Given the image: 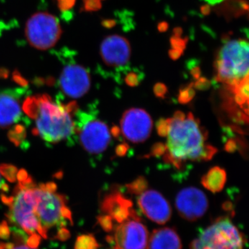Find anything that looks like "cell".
Segmentation results:
<instances>
[{
  "label": "cell",
  "mask_w": 249,
  "mask_h": 249,
  "mask_svg": "<svg viewBox=\"0 0 249 249\" xmlns=\"http://www.w3.org/2000/svg\"><path fill=\"white\" fill-rule=\"evenodd\" d=\"M36 214L46 232L54 227H65L73 224L71 211L67 205L65 196L57 193L54 183L34 185Z\"/></svg>",
  "instance_id": "cell-5"
},
{
  "label": "cell",
  "mask_w": 249,
  "mask_h": 249,
  "mask_svg": "<svg viewBox=\"0 0 249 249\" xmlns=\"http://www.w3.org/2000/svg\"><path fill=\"white\" fill-rule=\"evenodd\" d=\"M127 147L124 146V145H121V146L119 147L117 150V153L119 154V155H124L126 152H127Z\"/></svg>",
  "instance_id": "cell-31"
},
{
  "label": "cell",
  "mask_w": 249,
  "mask_h": 249,
  "mask_svg": "<svg viewBox=\"0 0 249 249\" xmlns=\"http://www.w3.org/2000/svg\"><path fill=\"white\" fill-rule=\"evenodd\" d=\"M165 160L179 169L188 161L209 160L217 149L207 143V133L191 113L177 111L166 119Z\"/></svg>",
  "instance_id": "cell-1"
},
{
  "label": "cell",
  "mask_w": 249,
  "mask_h": 249,
  "mask_svg": "<svg viewBox=\"0 0 249 249\" xmlns=\"http://www.w3.org/2000/svg\"><path fill=\"white\" fill-rule=\"evenodd\" d=\"M147 249H182L181 239L172 228L156 229L147 242Z\"/></svg>",
  "instance_id": "cell-17"
},
{
  "label": "cell",
  "mask_w": 249,
  "mask_h": 249,
  "mask_svg": "<svg viewBox=\"0 0 249 249\" xmlns=\"http://www.w3.org/2000/svg\"><path fill=\"white\" fill-rule=\"evenodd\" d=\"M24 134H25V132H24L23 127L22 126H18L14 130L11 131L9 137L13 142L18 144L22 140V139L24 138Z\"/></svg>",
  "instance_id": "cell-23"
},
{
  "label": "cell",
  "mask_w": 249,
  "mask_h": 249,
  "mask_svg": "<svg viewBox=\"0 0 249 249\" xmlns=\"http://www.w3.org/2000/svg\"><path fill=\"white\" fill-rule=\"evenodd\" d=\"M99 245L92 234H83L77 237L75 249H98Z\"/></svg>",
  "instance_id": "cell-19"
},
{
  "label": "cell",
  "mask_w": 249,
  "mask_h": 249,
  "mask_svg": "<svg viewBox=\"0 0 249 249\" xmlns=\"http://www.w3.org/2000/svg\"><path fill=\"white\" fill-rule=\"evenodd\" d=\"M11 229L6 221L0 222V238L8 240L11 237Z\"/></svg>",
  "instance_id": "cell-25"
},
{
  "label": "cell",
  "mask_w": 249,
  "mask_h": 249,
  "mask_svg": "<svg viewBox=\"0 0 249 249\" xmlns=\"http://www.w3.org/2000/svg\"><path fill=\"white\" fill-rule=\"evenodd\" d=\"M101 209L104 214L109 216L119 224L137 215L132 201L118 191L111 192L105 196Z\"/></svg>",
  "instance_id": "cell-16"
},
{
  "label": "cell",
  "mask_w": 249,
  "mask_h": 249,
  "mask_svg": "<svg viewBox=\"0 0 249 249\" xmlns=\"http://www.w3.org/2000/svg\"><path fill=\"white\" fill-rule=\"evenodd\" d=\"M70 236L71 235H70V231L66 227H61L58 229L55 238L58 239L59 240L65 241L68 240Z\"/></svg>",
  "instance_id": "cell-28"
},
{
  "label": "cell",
  "mask_w": 249,
  "mask_h": 249,
  "mask_svg": "<svg viewBox=\"0 0 249 249\" xmlns=\"http://www.w3.org/2000/svg\"><path fill=\"white\" fill-rule=\"evenodd\" d=\"M227 173L220 167L211 168L201 178V184L206 189L216 193L222 191L227 182Z\"/></svg>",
  "instance_id": "cell-18"
},
{
  "label": "cell",
  "mask_w": 249,
  "mask_h": 249,
  "mask_svg": "<svg viewBox=\"0 0 249 249\" xmlns=\"http://www.w3.org/2000/svg\"><path fill=\"white\" fill-rule=\"evenodd\" d=\"M193 96H194V90L193 88H186L181 91L178 99L181 103H187L191 101Z\"/></svg>",
  "instance_id": "cell-26"
},
{
  "label": "cell",
  "mask_w": 249,
  "mask_h": 249,
  "mask_svg": "<svg viewBox=\"0 0 249 249\" xmlns=\"http://www.w3.org/2000/svg\"><path fill=\"white\" fill-rule=\"evenodd\" d=\"M249 42L245 38H227L214 60L215 78L232 89L249 81Z\"/></svg>",
  "instance_id": "cell-3"
},
{
  "label": "cell",
  "mask_w": 249,
  "mask_h": 249,
  "mask_svg": "<svg viewBox=\"0 0 249 249\" xmlns=\"http://www.w3.org/2000/svg\"><path fill=\"white\" fill-rule=\"evenodd\" d=\"M0 171L10 181L14 182L17 179L18 172L16 167L9 165H3L0 167Z\"/></svg>",
  "instance_id": "cell-21"
},
{
  "label": "cell",
  "mask_w": 249,
  "mask_h": 249,
  "mask_svg": "<svg viewBox=\"0 0 249 249\" xmlns=\"http://www.w3.org/2000/svg\"><path fill=\"white\" fill-rule=\"evenodd\" d=\"M245 239L229 218L219 217L192 242L191 249H243Z\"/></svg>",
  "instance_id": "cell-6"
},
{
  "label": "cell",
  "mask_w": 249,
  "mask_h": 249,
  "mask_svg": "<svg viewBox=\"0 0 249 249\" xmlns=\"http://www.w3.org/2000/svg\"><path fill=\"white\" fill-rule=\"evenodd\" d=\"M100 53L107 67L119 68L128 63L131 56L130 45L123 36H109L103 40Z\"/></svg>",
  "instance_id": "cell-14"
},
{
  "label": "cell",
  "mask_w": 249,
  "mask_h": 249,
  "mask_svg": "<svg viewBox=\"0 0 249 249\" xmlns=\"http://www.w3.org/2000/svg\"><path fill=\"white\" fill-rule=\"evenodd\" d=\"M22 89H7L0 92V128L11 127L22 115Z\"/></svg>",
  "instance_id": "cell-15"
},
{
  "label": "cell",
  "mask_w": 249,
  "mask_h": 249,
  "mask_svg": "<svg viewBox=\"0 0 249 249\" xmlns=\"http://www.w3.org/2000/svg\"><path fill=\"white\" fill-rule=\"evenodd\" d=\"M41 236L37 233L32 234L29 235L27 239V245L28 247L32 249H37L40 245L41 241Z\"/></svg>",
  "instance_id": "cell-27"
},
{
  "label": "cell",
  "mask_w": 249,
  "mask_h": 249,
  "mask_svg": "<svg viewBox=\"0 0 249 249\" xmlns=\"http://www.w3.org/2000/svg\"><path fill=\"white\" fill-rule=\"evenodd\" d=\"M35 183L31 178L19 181L11 196H2L1 199L9 208L7 214L10 222L22 228L30 235L39 234L44 239L48 237L36 214V199L34 193Z\"/></svg>",
  "instance_id": "cell-4"
},
{
  "label": "cell",
  "mask_w": 249,
  "mask_h": 249,
  "mask_svg": "<svg viewBox=\"0 0 249 249\" xmlns=\"http://www.w3.org/2000/svg\"><path fill=\"white\" fill-rule=\"evenodd\" d=\"M22 109L36 121L34 132L49 143H58L75 135L76 102L57 104L48 95H37L28 97L23 103Z\"/></svg>",
  "instance_id": "cell-2"
},
{
  "label": "cell",
  "mask_w": 249,
  "mask_h": 249,
  "mask_svg": "<svg viewBox=\"0 0 249 249\" xmlns=\"http://www.w3.org/2000/svg\"><path fill=\"white\" fill-rule=\"evenodd\" d=\"M152 126L151 116L140 108L129 109L121 118V133L124 139L133 143L145 142L151 134Z\"/></svg>",
  "instance_id": "cell-9"
},
{
  "label": "cell",
  "mask_w": 249,
  "mask_h": 249,
  "mask_svg": "<svg viewBox=\"0 0 249 249\" xmlns=\"http://www.w3.org/2000/svg\"><path fill=\"white\" fill-rule=\"evenodd\" d=\"M25 35L33 47L38 50H47L60 40L61 26L53 15L47 12L36 13L28 19Z\"/></svg>",
  "instance_id": "cell-8"
},
{
  "label": "cell",
  "mask_w": 249,
  "mask_h": 249,
  "mask_svg": "<svg viewBox=\"0 0 249 249\" xmlns=\"http://www.w3.org/2000/svg\"><path fill=\"white\" fill-rule=\"evenodd\" d=\"M176 208L181 217L195 222L206 213L209 209V201L204 192L195 187H188L178 192Z\"/></svg>",
  "instance_id": "cell-11"
},
{
  "label": "cell",
  "mask_w": 249,
  "mask_h": 249,
  "mask_svg": "<svg viewBox=\"0 0 249 249\" xmlns=\"http://www.w3.org/2000/svg\"><path fill=\"white\" fill-rule=\"evenodd\" d=\"M166 87L163 84H157L155 88V94L160 97H163L166 93Z\"/></svg>",
  "instance_id": "cell-29"
},
{
  "label": "cell",
  "mask_w": 249,
  "mask_h": 249,
  "mask_svg": "<svg viewBox=\"0 0 249 249\" xmlns=\"http://www.w3.org/2000/svg\"><path fill=\"white\" fill-rule=\"evenodd\" d=\"M62 92L71 98H79L88 92L91 78L86 69L76 63L67 64L59 80Z\"/></svg>",
  "instance_id": "cell-12"
},
{
  "label": "cell",
  "mask_w": 249,
  "mask_h": 249,
  "mask_svg": "<svg viewBox=\"0 0 249 249\" xmlns=\"http://www.w3.org/2000/svg\"><path fill=\"white\" fill-rule=\"evenodd\" d=\"M114 237L117 249H147L149 232L136 215L116 227Z\"/></svg>",
  "instance_id": "cell-10"
},
{
  "label": "cell",
  "mask_w": 249,
  "mask_h": 249,
  "mask_svg": "<svg viewBox=\"0 0 249 249\" xmlns=\"http://www.w3.org/2000/svg\"><path fill=\"white\" fill-rule=\"evenodd\" d=\"M73 118L75 134H78L83 148L91 155H99L106 150L111 139L107 124L88 111L77 110Z\"/></svg>",
  "instance_id": "cell-7"
},
{
  "label": "cell",
  "mask_w": 249,
  "mask_h": 249,
  "mask_svg": "<svg viewBox=\"0 0 249 249\" xmlns=\"http://www.w3.org/2000/svg\"><path fill=\"white\" fill-rule=\"evenodd\" d=\"M127 188L129 193L134 195H140L146 190L147 182L145 178H139L133 182L127 184Z\"/></svg>",
  "instance_id": "cell-20"
},
{
  "label": "cell",
  "mask_w": 249,
  "mask_h": 249,
  "mask_svg": "<svg viewBox=\"0 0 249 249\" xmlns=\"http://www.w3.org/2000/svg\"><path fill=\"white\" fill-rule=\"evenodd\" d=\"M0 249H32L25 245L24 242H16V243L11 242H0Z\"/></svg>",
  "instance_id": "cell-24"
},
{
  "label": "cell",
  "mask_w": 249,
  "mask_h": 249,
  "mask_svg": "<svg viewBox=\"0 0 249 249\" xmlns=\"http://www.w3.org/2000/svg\"><path fill=\"white\" fill-rule=\"evenodd\" d=\"M139 207L152 222L164 224L171 217L172 209L168 200L155 190H145L139 195Z\"/></svg>",
  "instance_id": "cell-13"
},
{
  "label": "cell",
  "mask_w": 249,
  "mask_h": 249,
  "mask_svg": "<svg viewBox=\"0 0 249 249\" xmlns=\"http://www.w3.org/2000/svg\"><path fill=\"white\" fill-rule=\"evenodd\" d=\"M126 81H127V84L131 85V86H134L138 83V77L134 73H131L127 76Z\"/></svg>",
  "instance_id": "cell-30"
},
{
  "label": "cell",
  "mask_w": 249,
  "mask_h": 249,
  "mask_svg": "<svg viewBox=\"0 0 249 249\" xmlns=\"http://www.w3.org/2000/svg\"><path fill=\"white\" fill-rule=\"evenodd\" d=\"M207 2L211 4H218V3L221 2L223 0H206Z\"/></svg>",
  "instance_id": "cell-32"
},
{
  "label": "cell",
  "mask_w": 249,
  "mask_h": 249,
  "mask_svg": "<svg viewBox=\"0 0 249 249\" xmlns=\"http://www.w3.org/2000/svg\"><path fill=\"white\" fill-rule=\"evenodd\" d=\"M100 226L105 231L109 232L112 231L114 228V222L110 217L106 214H101L97 218Z\"/></svg>",
  "instance_id": "cell-22"
},
{
  "label": "cell",
  "mask_w": 249,
  "mask_h": 249,
  "mask_svg": "<svg viewBox=\"0 0 249 249\" xmlns=\"http://www.w3.org/2000/svg\"><path fill=\"white\" fill-rule=\"evenodd\" d=\"M1 175H0V188H3V189L5 190L4 188H6V185L1 184Z\"/></svg>",
  "instance_id": "cell-33"
}]
</instances>
